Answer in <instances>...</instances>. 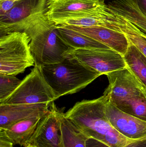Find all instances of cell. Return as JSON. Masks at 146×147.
<instances>
[{
  "mask_svg": "<svg viewBox=\"0 0 146 147\" xmlns=\"http://www.w3.org/2000/svg\"><path fill=\"white\" fill-rule=\"evenodd\" d=\"M30 39L31 51L35 65L60 63L66 58L70 48L60 37L57 26L49 20L46 14L38 16L23 29Z\"/></svg>",
  "mask_w": 146,
  "mask_h": 147,
  "instance_id": "6da1fadb",
  "label": "cell"
},
{
  "mask_svg": "<svg viewBox=\"0 0 146 147\" xmlns=\"http://www.w3.org/2000/svg\"><path fill=\"white\" fill-rule=\"evenodd\" d=\"M109 85L103 93L122 111L146 121V98L141 82L128 68L106 74Z\"/></svg>",
  "mask_w": 146,
  "mask_h": 147,
  "instance_id": "7a4b0ae2",
  "label": "cell"
},
{
  "mask_svg": "<svg viewBox=\"0 0 146 147\" xmlns=\"http://www.w3.org/2000/svg\"><path fill=\"white\" fill-rule=\"evenodd\" d=\"M40 67L44 78L53 89L57 99L79 92L101 75L67 57L60 63L45 65Z\"/></svg>",
  "mask_w": 146,
  "mask_h": 147,
  "instance_id": "3957f363",
  "label": "cell"
},
{
  "mask_svg": "<svg viewBox=\"0 0 146 147\" xmlns=\"http://www.w3.org/2000/svg\"><path fill=\"white\" fill-rule=\"evenodd\" d=\"M108 99L107 95L103 93L97 99L78 102L65 113V117L88 138L97 140L115 129L106 116Z\"/></svg>",
  "mask_w": 146,
  "mask_h": 147,
  "instance_id": "277c9868",
  "label": "cell"
},
{
  "mask_svg": "<svg viewBox=\"0 0 146 147\" xmlns=\"http://www.w3.org/2000/svg\"><path fill=\"white\" fill-rule=\"evenodd\" d=\"M30 39L24 32H13L0 37V74L17 75L35 65Z\"/></svg>",
  "mask_w": 146,
  "mask_h": 147,
  "instance_id": "5b68a950",
  "label": "cell"
},
{
  "mask_svg": "<svg viewBox=\"0 0 146 147\" xmlns=\"http://www.w3.org/2000/svg\"><path fill=\"white\" fill-rule=\"evenodd\" d=\"M56 99L55 94L44 78L40 67L34 65L16 90L1 104L51 103Z\"/></svg>",
  "mask_w": 146,
  "mask_h": 147,
  "instance_id": "8992f818",
  "label": "cell"
},
{
  "mask_svg": "<svg viewBox=\"0 0 146 147\" xmlns=\"http://www.w3.org/2000/svg\"><path fill=\"white\" fill-rule=\"evenodd\" d=\"M66 57L101 75L127 68L123 55L111 49H70L66 53Z\"/></svg>",
  "mask_w": 146,
  "mask_h": 147,
  "instance_id": "52a82bcc",
  "label": "cell"
},
{
  "mask_svg": "<svg viewBox=\"0 0 146 147\" xmlns=\"http://www.w3.org/2000/svg\"><path fill=\"white\" fill-rule=\"evenodd\" d=\"M46 0H21L8 13L0 16V36L22 32L30 22L47 13Z\"/></svg>",
  "mask_w": 146,
  "mask_h": 147,
  "instance_id": "ba28073f",
  "label": "cell"
},
{
  "mask_svg": "<svg viewBox=\"0 0 146 147\" xmlns=\"http://www.w3.org/2000/svg\"><path fill=\"white\" fill-rule=\"evenodd\" d=\"M63 147L61 111L53 102L49 113L40 120L25 146Z\"/></svg>",
  "mask_w": 146,
  "mask_h": 147,
  "instance_id": "9c48e42d",
  "label": "cell"
},
{
  "mask_svg": "<svg viewBox=\"0 0 146 147\" xmlns=\"http://www.w3.org/2000/svg\"><path fill=\"white\" fill-rule=\"evenodd\" d=\"M114 16V13L104 3L91 9L50 20L58 26H103L116 31L113 22Z\"/></svg>",
  "mask_w": 146,
  "mask_h": 147,
  "instance_id": "30bf717a",
  "label": "cell"
},
{
  "mask_svg": "<svg viewBox=\"0 0 146 147\" xmlns=\"http://www.w3.org/2000/svg\"><path fill=\"white\" fill-rule=\"evenodd\" d=\"M105 113L112 127L123 135L135 140L146 138V121L122 111L109 99Z\"/></svg>",
  "mask_w": 146,
  "mask_h": 147,
  "instance_id": "8fae6325",
  "label": "cell"
},
{
  "mask_svg": "<svg viewBox=\"0 0 146 147\" xmlns=\"http://www.w3.org/2000/svg\"><path fill=\"white\" fill-rule=\"evenodd\" d=\"M49 103L29 104H0V129L33 117H43L49 111Z\"/></svg>",
  "mask_w": 146,
  "mask_h": 147,
  "instance_id": "7c38bea8",
  "label": "cell"
},
{
  "mask_svg": "<svg viewBox=\"0 0 146 147\" xmlns=\"http://www.w3.org/2000/svg\"><path fill=\"white\" fill-rule=\"evenodd\" d=\"M63 26L86 35L122 55L127 51L129 41L122 32L103 26Z\"/></svg>",
  "mask_w": 146,
  "mask_h": 147,
  "instance_id": "4fadbf2b",
  "label": "cell"
},
{
  "mask_svg": "<svg viewBox=\"0 0 146 147\" xmlns=\"http://www.w3.org/2000/svg\"><path fill=\"white\" fill-rule=\"evenodd\" d=\"M50 20L93 8L105 0H46Z\"/></svg>",
  "mask_w": 146,
  "mask_h": 147,
  "instance_id": "5bb4252c",
  "label": "cell"
},
{
  "mask_svg": "<svg viewBox=\"0 0 146 147\" xmlns=\"http://www.w3.org/2000/svg\"><path fill=\"white\" fill-rule=\"evenodd\" d=\"M57 26L61 38L70 49H111L82 34L63 26Z\"/></svg>",
  "mask_w": 146,
  "mask_h": 147,
  "instance_id": "9a60e30c",
  "label": "cell"
},
{
  "mask_svg": "<svg viewBox=\"0 0 146 147\" xmlns=\"http://www.w3.org/2000/svg\"><path fill=\"white\" fill-rule=\"evenodd\" d=\"M42 118L33 117L20 121L4 130L13 145L25 147Z\"/></svg>",
  "mask_w": 146,
  "mask_h": 147,
  "instance_id": "2e32d148",
  "label": "cell"
},
{
  "mask_svg": "<svg viewBox=\"0 0 146 147\" xmlns=\"http://www.w3.org/2000/svg\"><path fill=\"white\" fill-rule=\"evenodd\" d=\"M113 12L115 15L113 21L120 31L146 57V34L127 19Z\"/></svg>",
  "mask_w": 146,
  "mask_h": 147,
  "instance_id": "e0dca14e",
  "label": "cell"
},
{
  "mask_svg": "<svg viewBox=\"0 0 146 147\" xmlns=\"http://www.w3.org/2000/svg\"><path fill=\"white\" fill-rule=\"evenodd\" d=\"M123 57L127 68L146 86L145 56L133 43L129 41L127 51Z\"/></svg>",
  "mask_w": 146,
  "mask_h": 147,
  "instance_id": "ac0fdd59",
  "label": "cell"
},
{
  "mask_svg": "<svg viewBox=\"0 0 146 147\" xmlns=\"http://www.w3.org/2000/svg\"><path fill=\"white\" fill-rule=\"evenodd\" d=\"M63 147H87L89 138L83 134L61 112Z\"/></svg>",
  "mask_w": 146,
  "mask_h": 147,
  "instance_id": "d6986e66",
  "label": "cell"
},
{
  "mask_svg": "<svg viewBox=\"0 0 146 147\" xmlns=\"http://www.w3.org/2000/svg\"><path fill=\"white\" fill-rule=\"evenodd\" d=\"M21 82L15 75L0 74V104L12 94Z\"/></svg>",
  "mask_w": 146,
  "mask_h": 147,
  "instance_id": "ffe728a7",
  "label": "cell"
},
{
  "mask_svg": "<svg viewBox=\"0 0 146 147\" xmlns=\"http://www.w3.org/2000/svg\"><path fill=\"white\" fill-rule=\"evenodd\" d=\"M19 1L1 0L0 1V16L6 14L10 11Z\"/></svg>",
  "mask_w": 146,
  "mask_h": 147,
  "instance_id": "44dd1931",
  "label": "cell"
},
{
  "mask_svg": "<svg viewBox=\"0 0 146 147\" xmlns=\"http://www.w3.org/2000/svg\"><path fill=\"white\" fill-rule=\"evenodd\" d=\"M13 145L5 130L0 129V147H13Z\"/></svg>",
  "mask_w": 146,
  "mask_h": 147,
  "instance_id": "7402d4cb",
  "label": "cell"
},
{
  "mask_svg": "<svg viewBox=\"0 0 146 147\" xmlns=\"http://www.w3.org/2000/svg\"><path fill=\"white\" fill-rule=\"evenodd\" d=\"M141 7L146 12V0H137Z\"/></svg>",
  "mask_w": 146,
  "mask_h": 147,
  "instance_id": "603a6c76",
  "label": "cell"
},
{
  "mask_svg": "<svg viewBox=\"0 0 146 147\" xmlns=\"http://www.w3.org/2000/svg\"><path fill=\"white\" fill-rule=\"evenodd\" d=\"M142 84V83H141ZM142 87H143V91L144 92V94H145V96L146 98V86H145L143 84H142Z\"/></svg>",
  "mask_w": 146,
  "mask_h": 147,
  "instance_id": "cb8c5ba5",
  "label": "cell"
},
{
  "mask_svg": "<svg viewBox=\"0 0 146 147\" xmlns=\"http://www.w3.org/2000/svg\"><path fill=\"white\" fill-rule=\"evenodd\" d=\"M0 1H1V0H0ZM9 1H21V0H9Z\"/></svg>",
  "mask_w": 146,
  "mask_h": 147,
  "instance_id": "d4e9b609",
  "label": "cell"
},
{
  "mask_svg": "<svg viewBox=\"0 0 146 147\" xmlns=\"http://www.w3.org/2000/svg\"><path fill=\"white\" fill-rule=\"evenodd\" d=\"M24 147H35L31 146H27Z\"/></svg>",
  "mask_w": 146,
  "mask_h": 147,
  "instance_id": "484cf974",
  "label": "cell"
},
{
  "mask_svg": "<svg viewBox=\"0 0 146 147\" xmlns=\"http://www.w3.org/2000/svg\"><path fill=\"white\" fill-rule=\"evenodd\" d=\"M128 147H132V146H129Z\"/></svg>",
  "mask_w": 146,
  "mask_h": 147,
  "instance_id": "4316f807",
  "label": "cell"
},
{
  "mask_svg": "<svg viewBox=\"0 0 146 147\" xmlns=\"http://www.w3.org/2000/svg\"></svg>",
  "mask_w": 146,
  "mask_h": 147,
  "instance_id": "83f0119b",
  "label": "cell"
}]
</instances>
